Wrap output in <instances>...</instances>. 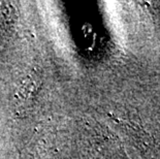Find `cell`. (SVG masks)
I'll use <instances>...</instances> for the list:
<instances>
[{
  "label": "cell",
  "instance_id": "obj_1",
  "mask_svg": "<svg viewBox=\"0 0 160 159\" xmlns=\"http://www.w3.org/2000/svg\"><path fill=\"white\" fill-rule=\"evenodd\" d=\"M35 87V84H34V80L30 79V77H27V79L23 82V86L20 88L18 94L22 98H26L28 97L30 94L32 93L33 91V88Z\"/></svg>",
  "mask_w": 160,
  "mask_h": 159
}]
</instances>
